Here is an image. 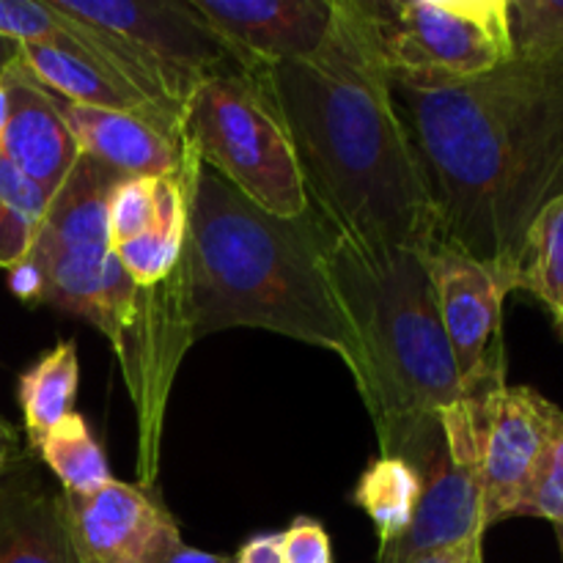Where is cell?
Wrapping results in <instances>:
<instances>
[{
    "label": "cell",
    "mask_w": 563,
    "mask_h": 563,
    "mask_svg": "<svg viewBox=\"0 0 563 563\" xmlns=\"http://www.w3.org/2000/svg\"><path fill=\"white\" fill-rule=\"evenodd\" d=\"M5 124L0 152L20 174L42 187L49 198L80 159V146L58 110V99L44 91L16 60L3 77Z\"/></svg>",
    "instance_id": "7c38bea8"
},
{
    "label": "cell",
    "mask_w": 563,
    "mask_h": 563,
    "mask_svg": "<svg viewBox=\"0 0 563 563\" xmlns=\"http://www.w3.org/2000/svg\"><path fill=\"white\" fill-rule=\"evenodd\" d=\"M465 563H484V539H478V542L473 544L471 553H467Z\"/></svg>",
    "instance_id": "d6a6232c"
},
{
    "label": "cell",
    "mask_w": 563,
    "mask_h": 563,
    "mask_svg": "<svg viewBox=\"0 0 563 563\" xmlns=\"http://www.w3.org/2000/svg\"><path fill=\"white\" fill-rule=\"evenodd\" d=\"M236 563H284L280 533H256L236 550Z\"/></svg>",
    "instance_id": "83f0119b"
},
{
    "label": "cell",
    "mask_w": 563,
    "mask_h": 563,
    "mask_svg": "<svg viewBox=\"0 0 563 563\" xmlns=\"http://www.w3.org/2000/svg\"><path fill=\"white\" fill-rule=\"evenodd\" d=\"M157 563H236V559L223 553H207V550L190 548L181 539H176V542H170L165 548V553L159 555Z\"/></svg>",
    "instance_id": "f1b7e54d"
},
{
    "label": "cell",
    "mask_w": 563,
    "mask_h": 563,
    "mask_svg": "<svg viewBox=\"0 0 563 563\" xmlns=\"http://www.w3.org/2000/svg\"><path fill=\"white\" fill-rule=\"evenodd\" d=\"M22 456H25V449H22L20 432L5 418H0V476L11 471Z\"/></svg>",
    "instance_id": "f546056e"
},
{
    "label": "cell",
    "mask_w": 563,
    "mask_h": 563,
    "mask_svg": "<svg viewBox=\"0 0 563 563\" xmlns=\"http://www.w3.org/2000/svg\"><path fill=\"white\" fill-rule=\"evenodd\" d=\"M555 539H559V548H561V559H563V526H555Z\"/></svg>",
    "instance_id": "e575fe53"
},
{
    "label": "cell",
    "mask_w": 563,
    "mask_h": 563,
    "mask_svg": "<svg viewBox=\"0 0 563 563\" xmlns=\"http://www.w3.org/2000/svg\"><path fill=\"white\" fill-rule=\"evenodd\" d=\"M0 36L16 44L64 42V16L47 0H0Z\"/></svg>",
    "instance_id": "d4e9b609"
},
{
    "label": "cell",
    "mask_w": 563,
    "mask_h": 563,
    "mask_svg": "<svg viewBox=\"0 0 563 563\" xmlns=\"http://www.w3.org/2000/svg\"><path fill=\"white\" fill-rule=\"evenodd\" d=\"M515 58H563V0H509Z\"/></svg>",
    "instance_id": "7402d4cb"
},
{
    "label": "cell",
    "mask_w": 563,
    "mask_h": 563,
    "mask_svg": "<svg viewBox=\"0 0 563 563\" xmlns=\"http://www.w3.org/2000/svg\"><path fill=\"white\" fill-rule=\"evenodd\" d=\"M181 141L264 212L302 218L311 209L295 143L258 69L207 77L185 104Z\"/></svg>",
    "instance_id": "8992f818"
},
{
    "label": "cell",
    "mask_w": 563,
    "mask_h": 563,
    "mask_svg": "<svg viewBox=\"0 0 563 563\" xmlns=\"http://www.w3.org/2000/svg\"><path fill=\"white\" fill-rule=\"evenodd\" d=\"M9 289L11 295L20 297L22 302L27 306H42V295H44V278H42V269L25 258L20 262L16 267L9 269Z\"/></svg>",
    "instance_id": "4316f807"
},
{
    "label": "cell",
    "mask_w": 563,
    "mask_h": 563,
    "mask_svg": "<svg viewBox=\"0 0 563 563\" xmlns=\"http://www.w3.org/2000/svg\"><path fill=\"white\" fill-rule=\"evenodd\" d=\"M80 385V361H77L75 339H64L44 352L31 368L20 374L16 383V401H20L22 421H25L27 451L36 454L49 429L58 427L77 399Z\"/></svg>",
    "instance_id": "e0dca14e"
},
{
    "label": "cell",
    "mask_w": 563,
    "mask_h": 563,
    "mask_svg": "<svg viewBox=\"0 0 563 563\" xmlns=\"http://www.w3.org/2000/svg\"><path fill=\"white\" fill-rule=\"evenodd\" d=\"M258 71L295 143L319 220L366 251H432L438 220L390 97L377 3L333 0L317 53Z\"/></svg>",
    "instance_id": "7a4b0ae2"
},
{
    "label": "cell",
    "mask_w": 563,
    "mask_h": 563,
    "mask_svg": "<svg viewBox=\"0 0 563 563\" xmlns=\"http://www.w3.org/2000/svg\"><path fill=\"white\" fill-rule=\"evenodd\" d=\"M478 542V539H476ZM476 542L465 544V548H451V550H440V553H429V555H421V559L410 561V563H465L467 553H471V548Z\"/></svg>",
    "instance_id": "4dcf8cb0"
},
{
    "label": "cell",
    "mask_w": 563,
    "mask_h": 563,
    "mask_svg": "<svg viewBox=\"0 0 563 563\" xmlns=\"http://www.w3.org/2000/svg\"><path fill=\"white\" fill-rule=\"evenodd\" d=\"M64 509L86 563H157L181 539L176 517L148 489L115 478L91 495L64 493Z\"/></svg>",
    "instance_id": "8fae6325"
},
{
    "label": "cell",
    "mask_w": 563,
    "mask_h": 563,
    "mask_svg": "<svg viewBox=\"0 0 563 563\" xmlns=\"http://www.w3.org/2000/svg\"><path fill=\"white\" fill-rule=\"evenodd\" d=\"M390 97L427 176L438 245L517 291L528 231L563 198V58H511L473 80L390 77Z\"/></svg>",
    "instance_id": "6da1fadb"
},
{
    "label": "cell",
    "mask_w": 563,
    "mask_h": 563,
    "mask_svg": "<svg viewBox=\"0 0 563 563\" xmlns=\"http://www.w3.org/2000/svg\"><path fill=\"white\" fill-rule=\"evenodd\" d=\"M3 124H5V91H3V82H0V135H3Z\"/></svg>",
    "instance_id": "836d02e7"
},
{
    "label": "cell",
    "mask_w": 563,
    "mask_h": 563,
    "mask_svg": "<svg viewBox=\"0 0 563 563\" xmlns=\"http://www.w3.org/2000/svg\"><path fill=\"white\" fill-rule=\"evenodd\" d=\"M280 555L284 563H335L333 542L324 526L313 517H295L280 533Z\"/></svg>",
    "instance_id": "484cf974"
},
{
    "label": "cell",
    "mask_w": 563,
    "mask_h": 563,
    "mask_svg": "<svg viewBox=\"0 0 563 563\" xmlns=\"http://www.w3.org/2000/svg\"><path fill=\"white\" fill-rule=\"evenodd\" d=\"M553 407V401L526 385H504L473 405L478 421L484 528L517 515L542 456Z\"/></svg>",
    "instance_id": "9c48e42d"
},
{
    "label": "cell",
    "mask_w": 563,
    "mask_h": 563,
    "mask_svg": "<svg viewBox=\"0 0 563 563\" xmlns=\"http://www.w3.org/2000/svg\"><path fill=\"white\" fill-rule=\"evenodd\" d=\"M0 563H86L66 522L64 493L31 451L0 476Z\"/></svg>",
    "instance_id": "4fadbf2b"
},
{
    "label": "cell",
    "mask_w": 563,
    "mask_h": 563,
    "mask_svg": "<svg viewBox=\"0 0 563 563\" xmlns=\"http://www.w3.org/2000/svg\"><path fill=\"white\" fill-rule=\"evenodd\" d=\"M154 192H157V179H148V176H124L115 181L108 201V229L113 251L152 225Z\"/></svg>",
    "instance_id": "cb8c5ba5"
},
{
    "label": "cell",
    "mask_w": 563,
    "mask_h": 563,
    "mask_svg": "<svg viewBox=\"0 0 563 563\" xmlns=\"http://www.w3.org/2000/svg\"><path fill=\"white\" fill-rule=\"evenodd\" d=\"M517 289L531 291L563 335V198L533 220L517 269Z\"/></svg>",
    "instance_id": "ffe728a7"
},
{
    "label": "cell",
    "mask_w": 563,
    "mask_h": 563,
    "mask_svg": "<svg viewBox=\"0 0 563 563\" xmlns=\"http://www.w3.org/2000/svg\"><path fill=\"white\" fill-rule=\"evenodd\" d=\"M20 64L44 91L64 102L141 115V119L157 124L159 130L181 137V119L152 102L146 93L137 91L113 69L99 64L80 44L71 42L69 31H66L64 42L20 44Z\"/></svg>",
    "instance_id": "5bb4252c"
},
{
    "label": "cell",
    "mask_w": 563,
    "mask_h": 563,
    "mask_svg": "<svg viewBox=\"0 0 563 563\" xmlns=\"http://www.w3.org/2000/svg\"><path fill=\"white\" fill-rule=\"evenodd\" d=\"M515 517H539L553 526H563V410L553 407L548 440L533 471L526 498L517 506Z\"/></svg>",
    "instance_id": "603a6c76"
},
{
    "label": "cell",
    "mask_w": 563,
    "mask_h": 563,
    "mask_svg": "<svg viewBox=\"0 0 563 563\" xmlns=\"http://www.w3.org/2000/svg\"><path fill=\"white\" fill-rule=\"evenodd\" d=\"M187 236V192L185 174L157 179L154 218L143 234L115 247L121 267L141 289H154L170 278L185 251Z\"/></svg>",
    "instance_id": "2e32d148"
},
{
    "label": "cell",
    "mask_w": 563,
    "mask_h": 563,
    "mask_svg": "<svg viewBox=\"0 0 563 563\" xmlns=\"http://www.w3.org/2000/svg\"><path fill=\"white\" fill-rule=\"evenodd\" d=\"M240 69L300 60L324 44L333 0H187Z\"/></svg>",
    "instance_id": "30bf717a"
},
{
    "label": "cell",
    "mask_w": 563,
    "mask_h": 563,
    "mask_svg": "<svg viewBox=\"0 0 563 563\" xmlns=\"http://www.w3.org/2000/svg\"><path fill=\"white\" fill-rule=\"evenodd\" d=\"M36 454L66 495H91L113 482L102 445L97 443L86 418L77 412L49 429Z\"/></svg>",
    "instance_id": "d6986e66"
},
{
    "label": "cell",
    "mask_w": 563,
    "mask_h": 563,
    "mask_svg": "<svg viewBox=\"0 0 563 563\" xmlns=\"http://www.w3.org/2000/svg\"><path fill=\"white\" fill-rule=\"evenodd\" d=\"M20 60V44L11 42V38L0 36V77L11 69V66Z\"/></svg>",
    "instance_id": "1f68e13d"
},
{
    "label": "cell",
    "mask_w": 563,
    "mask_h": 563,
    "mask_svg": "<svg viewBox=\"0 0 563 563\" xmlns=\"http://www.w3.org/2000/svg\"><path fill=\"white\" fill-rule=\"evenodd\" d=\"M390 77L473 80L515 58L509 0H374Z\"/></svg>",
    "instance_id": "52a82bcc"
},
{
    "label": "cell",
    "mask_w": 563,
    "mask_h": 563,
    "mask_svg": "<svg viewBox=\"0 0 563 563\" xmlns=\"http://www.w3.org/2000/svg\"><path fill=\"white\" fill-rule=\"evenodd\" d=\"M421 489L423 482L418 471L399 456H377L361 473L352 500L377 528L379 550L405 537L416 517Z\"/></svg>",
    "instance_id": "ac0fdd59"
},
{
    "label": "cell",
    "mask_w": 563,
    "mask_h": 563,
    "mask_svg": "<svg viewBox=\"0 0 563 563\" xmlns=\"http://www.w3.org/2000/svg\"><path fill=\"white\" fill-rule=\"evenodd\" d=\"M71 42L124 77L152 102L185 115L207 77L234 69L225 44L187 0H47Z\"/></svg>",
    "instance_id": "5b68a950"
},
{
    "label": "cell",
    "mask_w": 563,
    "mask_h": 563,
    "mask_svg": "<svg viewBox=\"0 0 563 563\" xmlns=\"http://www.w3.org/2000/svg\"><path fill=\"white\" fill-rule=\"evenodd\" d=\"M324 262L361 346L355 385L377 429L379 456H390L412 429L467 401L432 278L421 253L366 251L333 229Z\"/></svg>",
    "instance_id": "277c9868"
},
{
    "label": "cell",
    "mask_w": 563,
    "mask_h": 563,
    "mask_svg": "<svg viewBox=\"0 0 563 563\" xmlns=\"http://www.w3.org/2000/svg\"><path fill=\"white\" fill-rule=\"evenodd\" d=\"M58 110L80 152L113 168L115 174L148 179L185 174V141L159 130L152 121L115 110L82 108L64 99H58Z\"/></svg>",
    "instance_id": "9a60e30c"
},
{
    "label": "cell",
    "mask_w": 563,
    "mask_h": 563,
    "mask_svg": "<svg viewBox=\"0 0 563 563\" xmlns=\"http://www.w3.org/2000/svg\"><path fill=\"white\" fill-rule=\"evenodd\" d=\"M185 192V251L159 284L176 355L203 335L256 328L333 352L355 379L361 346L330 284L328 223L313 209L264 212L190 148Z\"/></svg>",
    "instance_id": "3957f363"
},
{
    "label": "cell",
    "mask_w": 563,
    "mask_h": 563,
    "mask_svg": "<svg viewBox=\"0 0 563 563\" xmlns=\"http://www.w3.org/2000/svg\"><path fill=\"white\" fill-rule=\"evenodd\" d=\"M423 264L432 278L440 322L454 350L467 401L478 405L506 385L504 300L515 286L451 245H434L423 253Z\"/></svg>",
    "instance_id": "ba28073f"
},
{
    "label": "cell",
    "mask_w": 563,
    "mask_h": 563,
    "mask_svg": "<svg viewBox=\"0 0 563 563\" xmlns=\"http://www.w3.org/2000/svg\"><path fill=\"white\" fill-rule=\"evenodd\" d=\"M49 196L0 152V269L25 262L33 251Z\"/></svg>",
    "instance_id": "44dd1931"
}]
</instances>
